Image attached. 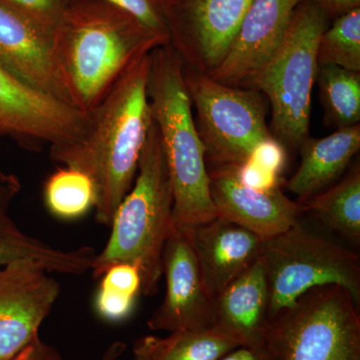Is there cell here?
Instances as JSON below:
<instances>
[{
    "label": "cell",
    "mask_w": 360,
    "mask_h": 360,
    "mask_svg": "<svg viewBox=\"0 0 360 360\" xmlns=\"http://www.w3.org/2000/svg\"><path fill=\"white\" fill-rule=\"evenodd\" d=\"M30 259L0 267V360H8L39 340V328L60 295V284Z\"/></svg>",
    "instance_id": "8fae6325"
},
{
    "label": "cell",
    "mask_w": 360,
    "mask_h": 360,
    "mask_svg": "<svg viewBox=\"0 0 360 360\" xmlns=\"http://www.w3.org/2000/svg\"><path fill=\"white\" fill-rule=\"evenodd\" d=\"M352 293L319 286L270 317L264 347L276 360H360V315Z\"/></svg>",
    "instance_id": "8992f818"
},
{
    "label": "cell",
    "mask_w": 360,
    "mask_h": 360,
    "mask_svg": "<svg viewBox=\"0 0 360 360\" xmlns=\"http://www.w3.org/2000/svg\"><path fill=\"white\" fill-rule=\"evenodd\" d=\"M158 1L160 4V2L162 1V0H158Z\"/></svg>",
    "instance_id": "836d02e7"
},
{
    "label": "cell",
    "mask_w": 360,
    "mask_h": 360,
    "mask_svg": "<svg viewBox=\"0 0 360 360\" xmlns=\"http://www.w3.org/2000/svg\"><path fill=\"white\" fill-rule=\"evenodd\" d=\"M213 328L240 347H264L269 321V290L260 257L213 300Z\"/></svg>",
    "instance_id": "e0dca14e"
},
{
    "label": "cell",
    "mask_w": 360,
    "mask_h": 360,
    "mask_svg": "<svg viewBox=\"0 0 360 360\" xmlns=\"http://www.w3.org/2000/svg\"><path fill=\"white\" fill-rule=\"evenodd\" d=\"M167 39L104 0H72L53 32V51L71 103L89 115L134 63Z\"/></svg>",
    "instance_id": "7a4b0ae2"
},
{
    "label": "cell",
    "mask_w": 360,
    "mask_h": 360,
    "mask_svg": "<svg viewBox=\"0 0 360 360\" xmlns=\"http://www.w3.org/2000/svg\"><path fill=\"white\" fill-rule=\"evenodd\" d=\"M240 347L215 328L177 330L161 338L146 335L135 340L134 360H219Z\"/></svg>",
    "instance_id": "ffe728a7"
},
{
    "label": "cell",
    "mask_w": 360,
    "mask_h": 360,
    "mask_svg": "<svg viewBox=\"0 0 360 360\" xmlns=\"http://www.w3.org/2000/svg\"><path fill=\"white\" fill-rule=\"evenodd\" d=\"M210 195L217 217L257 234L264 240L276 238L300 222L304 212L281 187L260 191L243 186L234 167L208 168Z\"/></svg>",
    "instance_id": "9a60e30c"
},
{
    "label": "cell",
    "mask_w": 360,
    "mask_h": 360,
    "mask_svg": "<svg viewBox=\"0 0 360 360\" xmlns=\"http://www.w3.org/2000/svg\"><path fill=\"white\" fill-rule=\"evenodd\" d=\"M0 68L28 86L72 105L54 56L53 32L1 0Z\"/></svg>",
    "instance_id": "4fadbf2b"
},
{
    "label": "cell",
    "mask_w": 360,
    "mask_h": 360,
    "mask_svg": "<svg viewBox=\"0 0 360 360\" xmlns=\"http://www.w3.org/2000/svg\"><path fill=\"white\" fill-rule=\"evenodd\" d=\"M72 0H68V2ZM127 11L142 25L153 30L169 44V37L160 2L158 0H104Z\"/></svg>",
    "instance_id": "4316f807"
},
{
    "label": "cell",
    "mask_w": 360,
    "mask_h": 360,
    "mask_svg": "<svg viewBox=\"0 0 360 360\" xmlns=\"http://www.w3.org/2000/svg\"><path fill=\"white\" fill-rule=\"evenodd\" d=\"M253 0H162L169 45L184 68L210 75L231 51Z\"/></svg>",
    "instance_id": "9c48e42d"
},
{
    "label": "cell",
    "mask_w": 360,
    "mask_h": 360,
    "mask_svg": "<svg viewBox=\"0 0 360 360\" xmlns=\"http://www.w3.org/2000/svg\"><path fill=\"white\" fill-rule=\"evenodd\" d=\"M44 198L47 210L56 219H82L96 207V186L84 172L63 167L45 181Z\"/></svg>",
    "instance_id": "603a6c76"
},
{
    "label": "cell",
    "mask_w": 360,
    "mask_h": 360,
    "mask_svg": "<svg viewBox=\"0 0 360 360\" xmlns=\"http://www.w3.org/2000/svg\"><path fill=\"white\" fill-rule=\"evenodd\" d=\"M148 94L174 194V225L191 229L217 217L205 148L196 129L184 65L169 44L149 54Z\"/></svg>",
    "instance_id": "3957f363"
},
{
    "label": "cell",
    "mask_w": 360,
    "mask_h": 360,
    "mask_svg": "<svg viewBox=\"0 0 360 360\" xmlns=\"http://www.w3.org/2000/svg\"><path fill=\"white\" fill-rule=\"evenodd\" d=\"M8 360H63L60 354L51 345L39 338L30 347Z\"/></svg>",
    "instance_id": "f546056e"
},
{
    "label": "cell",
    "mask_w": 360,
    "mask_h": 360,
    "mask_svg": "<svg viewBox=\"0 0 360 360\" xmlns=\"http://www.w3.org/2000/svg\"><path fill=\"white\" fill-rule=\"evenodd\" d=\"M174 225V194L162 141L151 123L134 184L116 210L110 236L91 269L99 279L113 264L127 262L141 271V295L158 291L162 252Z\"/></svg>",
    "instance_id": "277c9868"
},
{
    "label": "cell",
    "mask_w": 360,
    "mask_h": 360,
    "mask_svg": "<svg viewBox=\"0 0 360 360\" xmlns=\"http://www.w3.org/2000/svg\"><path fill=\"white\" fill-rule=\"evenodd\" d=\"M264 257L269 290V316L319 286L340 285L360 300V259L296 224L265 240Z\"/></svg>",
    "instance_id": "ba28073f"
},
{
    "label": "cell",
    "mask_w": 360,
    "mask_h": 360,
    "mask_svg": "<svg viewBox=\"0 0 360 360\" xmlns=\"http://www.w3.org/2000/svg\"><path fill=\"white\" fill-rule=\"evenodd\" d=\"M248 160L255 161L269 172L281 175L286 167L288 153L281 142L274 136H269L257 144Z\"/></svg>",
    "instance_id": "83f0119b"
},
{
    "label": "cell",
    "mask_w": 360,
    "mask_h": 360,
    "mask_svg": "<svg viewBox=\"0 0 360 360\" xmlns=\"http://www.w3.org/2000/svg\"><path fill=\"white\" fill-rule=\"evenodd\" d=\"M37 25L54 32L68 6V0H1Z\"/></svg>",
    "instance_id": "484cf974"
},
{
    "label": "cell",
    "mask_w": 360,
    "mask_h": 360,
    "mask_svg": "<svg viewBox=\"0 0 360 360\" xmlns=\"http://www.w3.org/2000/svg\"><path fill=\"white\" fill-rule=\"evenodd\" d=\"M165 295L149 317L155 331L213 328V300L206 292L191 238V229L172 225L162 252Z\"/></svg>",
    "instance_id": "7c38bea8"
},
{
    "label": "cell",
    "mask_w": 360,
    "mask_h": 360,
    "mask_svg": "<svg viewBox=\"0 0 360 360\" xmlns=\"http://www.w3.org/2000/svg\"><path fill=\"white\" fill-rule=\"evenodd\" d=\"M127 345L122 341L115 340L104 350L101 360H120L127 350Z\"/></svg>",
    "instance_id": "d6a6232c"
},
{
    "label": "cell",
    "mask_w": 360,
    "mask_h": 360,
    "mask_svg": "<svg viewBox=\"0 0 360 360\" xmlns=\"http://www.w3.org/2000/svg\"><path fill=\"white\" fill-rule=\"evenodd\" d=\"M298 149L302 161L286 186L303 202L345 172L360 149V125L336 129L322 139L307 137Z\"/></svg>",
    "instance_id": "d6986e66"
},
{
    "label": "cell",
    "mask_w": 360,
    "mask_h": 360,
    "mask_svg": "<svg viewBox=\"0 0 360 360\" xmlns=\"http://www.w3.org/2000/svg\"><path fill=\"white\" fill-rule=\"evenodd\" d=\"M234 172L241 184L255 191H272L278 188L281 184V175L265 169L251 160L234 167Z\"/></svg>",
    "instance_id": "f1b7e54d"
},
{
    "label": "cell",
    "mask_w": 360,
    "mask_h": 360,
    "mask_svg": "<svg viewBox=\"0 0 360 360\" xmlns=\"http://www.w3.org/2000/svg\"><path fill=\"white\" fill-rule=\"evenodd\" d=\"M326 124L336 129L360 122V72L335 65H319L316 82Z\"/></svg>",
    "instance_id": "7402d4cb"
},
{
    "label": "cell",
    "mask_w": 360,
    "mask_h": 360,
    "mask_svg": "<svg viewBox=\"0 0 360 360\" xmlns=\"http://www.w3.org/2000/svg\"><path fill=\"white\" fill-rule=\"evenodd\" d=\"M317 63L360 72V7L335 18L322 32Z\"/></svg>",
    "instance_id": "cb8c5ba5"
},
{
    "label": "cell",
    "mask_w": 360,
    "mask_h": 360,
    "mask_svg": "<svg viewBox=\"0 0 360 360\" xmlns=\"http://www.w3.org/2000/svg\"><path fill=\"white\" fill-rule=\"evenodd\" d=\"M20 191V177L0 169V267L30 259L49 272L80 276L90 271L96 255L94 248L63 250L21 231L11 215V205Z\"/></svg>",
    "instance_id": "ac0fdd59"
},
{
    "label": "cell",
    "mask_w": 360,
    "mask_h": 360,
    "mask_svg": "<svg viewBox=\"0 0 360 360\" xmlns=\"http://www.w3.org/2000/svg\"><path fill=\"white\" fill-rule=\"evenodd\" d=\"M331 18H336L352 9L360 7V0H309Z\"/></svg>",
    "instance_id": "4dcf8cb0"
},
{
    "label": "cell",
    "mask_w": 360,
    "mask_h": 360,
    "mask_svg": "<svg viewBox=\"0 0 360 360\" xmlns=\"http://www.w3.org/2000/svg\"><path fill=\"white\" fill-rule=\"evenodd\" d=\"M328 21L319 6L309 0L302 2L281 46L248 86L267 99L271 110L270 134L286 148L298 149L309 136L317 49Z\"/></svg>",
    "instance_id": "5b68a950"
},
{
    "label": "cell",
    "mask_w": 360,
    "mask_h": 360,
    "mask_svg": "<svg viewBox=\"0 0 360 360\" xmlns=\"http://www.w3.org/2000/svg\"><path fill=\"white\" fill-rule=\"evenodd\" d=\"M184 77L207 169L238 167L258 143L272 136L266 123L269 103L262 92L219 84L186 68Z\"/></svg>",
    "instance_id": "52a82bcc"
},
{
    "label": "cell",
    "mask_w": 360,
    "mask_h": 360,
    "mask_svg": "<svg viewBox=\"0 0 360 360\" xmlns=\"http://www.w3.org/2000/svg\"><path fill=\"white\" fill-rule=\"evenodd\" d=\"M191 238L203 285L212 300L264 250V239L219 217L191 227Z\"/></svg>",
    "instance_id": "2e32d148"
},
{
    "label": "cell",
    "mask_w": 360,
    "mask_h": 360,
    "mask_svg": "<svg viewBox=\"0 0 360 360\" xmlns=\"http://www.w3.org/2000/svg\"><path fill=\"white\" fill-rule=\"evenodd\" d=\"M219 360H276L265 347H239Z\"/></svg>",
    "instance_id": "1f68e13d"
},
{
    "label": "cell",
    "mask_w": 360,
    "mask_h": 360,
    "mask_svg": "<svg viewBox=\"0 0 360 360\" xmlns=\"http://www.w3.org/2000/svg\"><path fill=\"white\" fill-rule=\"evenodd\" d=\"M150 54V53H149ZM149 54L134 63L94 110L78 141L51 146V158L89 175L96 191V219L110 227L131 188L153 123L148 94Z\"/></svg>",
    "instance_id": "6da1fadb"
},
{
    "label": "cell",
    "mask_w": 360,
    "mask_h": 360,
    "mask_svg": "<svg viewBox=\"0 0 360 360\" xmlns=\"http://www.w3.org/2000/svg\"><path fill=\"white\" fill-rule=\"evenodd\" d=\"M304 0H253L231 51L207 75L219 84L248 89L283 41L295 9Z\"/></svg>",
    "instance_id": "5bb4252c"
},
{
    "label": "cell",
    "mask_w": 360,
    "mask_h": 360,
    "mask_svg": "<svg viewBox=\"0 0 360 360\" xmlns=\"http://www.w3.org/2000/svg\"><path fill=\"white\" fill-rule=\"evenodd\" d=\"M137 297L139 296L101 279L94 298V309L104 321L117 323L127 321L132 314Z\"/></svg>",
    "instance_id": "d4e9b609"
},
{
    "label": "cell",
    "mask_w": 360,
    "mask_h": 360,
    "mask_svg": "<svg viewBox=\"0 0 360 360\" xmlns=\"http://www.w3.org/2000/svg\"><path fill=\"white\" fill-rule=\"evenodd\" d=\"M89 125V115L32 89L0 68V137H9L28 150L44 144L78 141Z\"/></svg>",
    "instance_id": "30bf717a"
},
{
    "label": "cell",
    "mask_w": 360,
    "mask_h": 360,
    "mask_svg": "<svg viewBox=\"0 0 360 360\" xmlns=\"http://www.w3.org/2000/svg\"><path fill=\"white\" fill-rule=\"evenodd\" d=\"M302 203L304 212L314 215L324 226L349 239L360 240V168L349 174L328 191L315 194Z\"/></svg>",
    "instance_id": "44dd1931"
}]
</instances>
